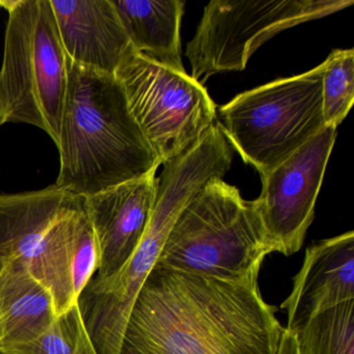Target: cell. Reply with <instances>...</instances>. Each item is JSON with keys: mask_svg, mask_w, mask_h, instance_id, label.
Segmentation results:
<instances>
[{"mask_svg": "<svg viewBox=\"0 0 354 354\" xmlns=\"http://www.w3.org/2000/svg\"><path fill=\"white\" fill-rule=\"evenodd\" d=\"M259 272L239 281L155 265L130 313L119 354H277L283 327Z\"/></svg>", "mask_w": 354, "mask_h": 354, "instance_id": "6da1fadb", "label": "cell"}, {"mask_svg": "<svg viewBox=\"0 0 354 354\" xmlns=\"http://www.w3.org/2000/svg\"><path fill=\"white\" fill-rule=\"evenodd\" d=\"M57 147L61 165L55 184L82 196L144 177L160 165L115 74L69 59Z\"/></svg>", "mask_w": 354, "mask_h": 354, "instance_id": "7a4b0ae2", "label": "cell"}, {"mask_svg": "<svg viewBox=\"0 0 354 354\" xmlns=\"http://www.w3.org/2000/svg\"><path fill=\"white\" fill-rule=\"evenodd\" d=\"M233 157V147L217 123L200 142L165 163L150 223L140 245L117 273L105 279L93 277L78 300L99 354H119L134 302L176 218L201 188L230 171Z\"/></svg>", "mask_w": 354, "mask_h": 354, "instance_id": "3957f363", "label": "cell"}, {"mask_svg": "<svg viewBox=\"0 0 354 354\" xmlns=\"http://www.w3.org/2000/svg\"><path fill=\"white\" fill-rule=\"evenodd\" d=\"M273 252L256 200L211 179L185 205L167 234L157 266L223 281L260 271Z\"/></svg>", "mask_w": 354, "mask_h": 354, "instance_id": "277c9868", "label": "cell"}, {"mask_svg": "<svg viewBox=\"0 0 354 354\" xmlns=\"http://www.w3.org/2000/svg\"><path fill=\"white\" fill-rule=\"evenodd\" d=\"M9 13L0 69V125L28 124L57 145L68 59L50 0H1Z\"/></svg>", "mask_w": 354, "mask_h": 354, "instance_id": "5b68a950", "label": "cell"}, {"mask_svg": "<svg viewBox=\"0 0 354 354\" xmlns=\"http://www.w3.org/2000/svg\"><path fill=\"white\" fill-rule=\"evenodd\" d=\"M325 64L300 75L242 93L219 109L221 127L234 150L261 176L312 140L325 125Z\"/></svg>", "mask_w": 354, "mask_h": 354, "instance_id": "8992f818", "label": "cell"}, {"mask_svg": "<svg viewBox=\"0 0 354 354\" xmlns=\"http://www.w3.org/2000/svg\"><path fill=\"white\" fill-rule=\"evenodd\" d=\"M86 198L57 184L0 194V263L17 261L50 292L57 316L78 304L70 277Z\"/></svg>", "mask_w": 354, "mask_h": 354, "instance_id": "52a82bcc", "label": "cell"}, {"mask_svg": "<svg viewBox=\"0 0 354 354\" xmlns=\"http://www.w3.org/2000/svg\"><path fill=\"white\" fill-rule=\"evenodd\" d=\"M115 76L160 165L200 142L218 122L216 105L203 84L146 59L131 44Z\"/></svg>", "mask_w": 354, "mask_h": 354, "instance_id": "ba28073f", "label": "cell"}, {"mask_svg": "<svg viewBox=\"0 0 354 354\" xmlns=\"http://www.w3.org/2000/svg\"><path fill=\"white\" fill-rule=\"evenodd\" d=\"M352 5L353 0H213L186 48L192 77L202 84L221 72L242 71L279 32Z\"/></svg>", "mask_w": 354, "mask_h": 354, "instance_id": "9c48e42d", "label": "cell"}, {"mask_svg": "<svg viewBox=\"0 0 354 354\" xmlns=\"http://www.w3.org/2000/svg\"><path fill=\"white\" fill-rule=\"evenodd\" d=\"M335 138L337 127L326 126L261 176L262 192L256 203L273 252L291 256L302 248Z\"/></svg>", "mask_w": 354, "mask_h": 354, "instance_id": "30bf717a", "label": "cell"}, {"mask_svg": "<svg viewBox=\"0 0 354 354\" xmlns=\"http://www.w3.org/2000/svg\"><path fill=\"white\" fill-rule=\"evenodd\" d=\"M156 171L84 196L100 254L95 277L105 279L117 273L142 242L156 198Z\"/></svg>", "mask_w": 354, "mask_h": 354, "instance_id": "8fae6325", "label": "cell"}, {"mask_svg": "<svg viewBox=\"0 0 354 354\" xmlns=\"http://www.w3.org/2000/svg\"><path fill=\"white\" fill-rule=\"evenodd\" d=\"M354 300V233L320 240L306 248L293 288L281 308L294 329L337 304Z\"/></svg>", "mask_w": 354, "mask_h": 354, "instance_id": "7c38bea8", "label": "cell"}, {"mask_svg": "<svg viewBox=\"0 0 354 354\" xmlns=\"http://www.w3.org/2000/svg\"><path fill=\"white\" fill-rule=\"evenodd\" d=\"M70 61L115 74L130 45L113 0H50Z\"/></svg>", "mask_w": 354, "mask_h": 354, "instance_id": "4fadbf2b", "label": "cell"}, {"mask_svg": "<svg viewBox=\"0 0 354 354\" xmlns=\"http://www.w3.org/2000/svg\"><path fill=\"white\" fill-rule=\"evenodd\" d=\"M57 317L50 292L26 265L0 263V354L37 339Z\"/></svg>", "mask_w": 354, "mask_h": 354, "instance_id": "5bb4252c", "label": "cell"}, {"mask_svg": "<svg viewBox=\"0 0 354 354\" xmlns=\"http://www.w3.org/2000/svg\"><path fill=\"white\" fill-rule=\"evenodd\" d=\"M130 44L140 55L185 73L181 57V0H113Z\"/></svg>", "mask_w": 354, "mask_h": 354, "instance_id": "9a60e30c", "label": "cell"}, {"mask_svg": "<svg viewBox=\"0 0 354 354\" xmlns=\"http://www.w3.org/2000/svg\"><path fill=\"white\" fill-rule=\"evenodd\" d=\"M292 330L298 354H354V300L328 308Z\"/></svg>", "mask_w": 354, "mask_h": 354, "instance_id": "2e32d148", "label": "cell"}, {"mask_svg": "<svg viewBox=\"0 0 354 354\" xmlns=\"http://www.w3.org/2000/svg\"><path fill=\"white\" fill-rule=\"evenodd\" d=\"M1 354H99L80 310L74 304L59 314L37 339Z\"/></svg>", "mask_w": 354, "mask_h": 354, "instance_id": "e0dca14e", "label": "cell"}, {"mask_svg": "<svg viewBox=\"0 0 354 354\" xmlns=\"http://www.w3.org/2000/svg\"><path fill=\"white\" fill-rule=\"evenodd\" d=\"M322 80L325 125L337 127L354 101V50L335 49L327 57Z\"/></svg>", "mask_w": 354, "mask_h": 354, "instance_id": "ac0fdd59", "label": "cell"}, {"mask_svg": "<svg viewBox=\"0 0 354 354\" xmlns=\"http://www.w3.org/2000/svg\"><path fill=\"white\" fill-rule=\"evenodd\" d=\"M277 354H298L297 339H296L295 333L292 329H283Z\"/></svg>", "mask_w": 354, "mask_h": 354, "instance_id": "d6986e66", "label": "cell"}]
</instances>
